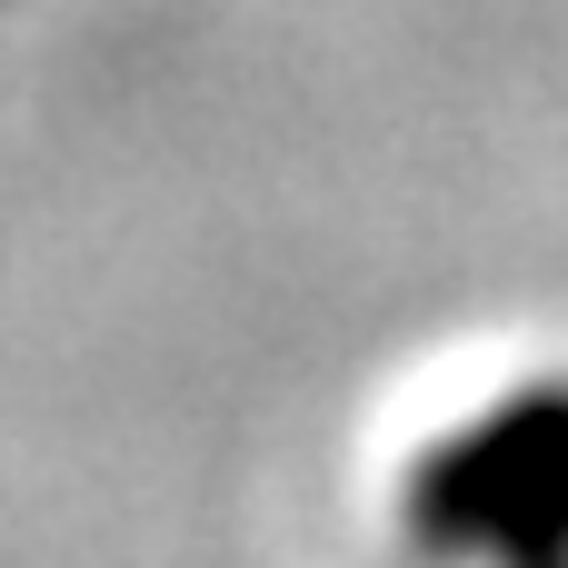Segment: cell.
<instances>
[{
    "instance_id": "obj_1",
    "label": "cell",
    "mask_w": 568,
    "mask_h": 568,
    "mask_svg": "<svg viewBox=\"0 0 568 568\" xmlns=\"http://www.w3.org/2000/svg\"><path fill=\"white\" fill-rule=\"evenodd\" d=\"M399 549L419 568L568 559V379L499 389L399 479Z\"/></svg>"
},
{
    "instance_id": "obj_2",
    "label": "cell",
    "mask_w": 568,
    "mask_h": 568,
    "mask_svg": "<svg viewBox=\"0 0 568 568\" xmlns=\"http://www.w3.org/2000/svg\"><path fill=\"white\" fill-rule=\"evenodd\" d=\"M559 568H568V559H559Z\"/></svg>"
}]
</instances>
